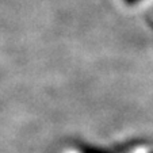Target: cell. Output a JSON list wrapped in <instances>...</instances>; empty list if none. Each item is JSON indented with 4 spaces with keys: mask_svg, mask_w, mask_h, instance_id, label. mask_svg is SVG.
<instances>
[{
    "mask_svg": "<svg viewBox=\"0 0 153 153\" xmlns=\"http://www.w3.org/2000/svg\"><path fill=\"white\" fill-rule=\"evenodd\" d=\"M123 1L126 4H130V6H131V4H136V3H138V1H141V0H123Z\"/></svg>",
    "mask_w": 153,
    "mask_h": 153,
    "instance_id": "6da1fadb",
    "label": "cell"
}]
</instances>
